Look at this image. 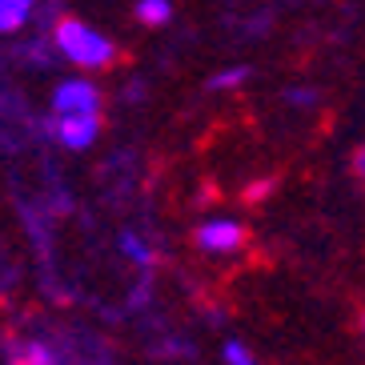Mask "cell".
I'll return each mask as SVG.
<instances>
[{
    "mask_svg": "<svg viewBox=\"0 0 365 365\" xmlns=\"http://www.w3.org/2000/svg\"><path fill=\"white\" fill-rule=\"evenodd\" d=\"M245 81H249V68L233 65V68H225V73H217L213 81H209V88H213V93H233V88H241Z\"/></svg>",
    "mask_w": 365,
    "mask_h": 365,
    "instance_id": "obj_8",
    "label": "cell"
},
{
    "mask_svg": "<svg viewBox=\"0 0 365 365\" xmlns=\"http://www.w3.org/2000/svg\"><path fill=\"white\" fill-rule=\"evenodd\" d=\"M361 333H365V322H361Z\"/></svg>",
    "mask_w": 365,
    "mask_h": 365,
    "instance_id": "obj_13",
    "label": "cell"
},
{
    "mask_svg": "<svg viewBox=\"0 0 365 365\" xmlns=\"http://www.w3.org/2000/svg\"><path fill=\"white\" fill-rule=\"evenodd\" d=\"M245 245V225L241 221H229V217H213L197 229V249L201 253H213V257H229Z\"/></svg>",
    "mask_w": 365,
    "mask_h": 365,
    "instance_id": "obj_3",
    "label": "cell"
},
{
    "mask_svg": "<svg viewBox=\"0 0 365 365\" xmlns=\"http://www.w3.org/2000/svg\"><path fill=\"white\" fill-rule=\"evenodd\" d=\"M36 0H0V36H12L21 33L29 16H33Z\"/></svg>",
    "mask_w": 365,
    "mask_h": 365,
    "instance_id": "obj_5",
    "label": "cell"
},
{
    "mask_svg": "<svg viewBox=\"0 0 365 365\" xmlns=\"http://www.w3.org/2000/svg\"><path fill=\"white\" fill-rule=\"evenodd\" d=\"M173 16L169 0H137V21L140 24H165Z\"/></svg>",
    "mask_w": 365,
    "mask_h": 365,
    "instance_id": "obj_7",
    "label": "cell"
},
{
    "mask_svg": "<svg viewBox=\"0 0 365 365\" xmlns=\"http://www.w3.org/2000/svg\"><path fill=\"white\" fill-rule=\"evenodd\" d=\"M9 365H56V354L41 341H12L9 345Z\"/></svg>",
    "mask_w": 365,
    "mask_h": 365,
    "instance_id": "obj_6",
    "label": "cell"
},
{
    "mask_svg": "<svg viewBox=\"0 0 365 365\" xmlns=\"http://www.w3.org/2000/svg\"><path fill=\"white\" fill-rule=\"evenodd\" d=\"M53 48L65 61H73L76 68H108L117 61V44L108 41L105 33H97L93 24L85 21H73V16H61L53 24Z\"/></svg>",
    "mask_w": 365,
    "mask_h": 365,
    "instance_id": "obj_1",
    "label": "cell"
},
{
    "mask_svg": "<svg viewBox=\"0 0 365 365\" xmlns=\"http://www.w3.org/2000/svg\"><path fill=\"white\" fill-rule=\"evenodd\" d=\"M101 133V117H53V137L65 145V149H88L97 145Z\"/></svg>",
    "mask_w": 365,
    "mask_h": 365,
    "instance_id": "obj_4",
    "label": "cell"
},
{
    "mask_svg": "<svg viewBox=\"0 0 365 365\" xmlns=\"http://www.w3.org/2000/svg\"><path fill=\"white\" fill-rule=\"evenodd\" d=\"M120 249H125V257L137 261V265H153V249L145 245L137 233H125V237H120Z\"/></svg>",
    "mask_w": 365,
    "mask_h": 365,
    "instance_id": "obj_9",
    "label": "cell"
},
{
    "mask_svg": "<svg viewBox=\"0 0 365 365\" xmlns=\"http://www.w3.org/2000/svg\"><path fill=\"white\" fill-rule=\"evenodd\" d=\"M354 173H357V181L365 185V145H361V149L354 153Z\"/></svg>",
    "mask_w": 365,
    "mask_h": 365,
    "instance_id": "obj_11",
    "label": "cell"
},
{
    "mask_svg": "<svg viewBox=\"0 0 365 365\" xmlns=\"http://www.w3.org/2000/svg\"><path fill=\"white\" fill-rule=\"evenodd\" d=\"M221 354H225V365H261L241 341H225V349H221Z\"/></svg>",
    "mask_w": 365,
    "mask_h": 365,
    "instance_id": "obj_10",
    "label": "cell"
},
{
    "mask_svg": "<svg viewBox=\"0 0 365 365\" xmlns=\"http://www.w3.org/2000/svg\"><path fill=\"white\" fill-rule=\"evenodd\" d=\"M53 117H101V93L85 76H68L53 88Z\"/></svg>",
    "mask_w": 365,
    "mask_h": 365,
    "instance_id": "obj_2",
    "label": "cell"
},
{
    "mask_svg": "<svg viewBox=\"0 0 365 365\" xmlns=\"http://www.w3.org/2000/svg\"><path fill=\"white\" fill-rule=\"evenodd\" d=\"M265 189H269V185H253V189H249V201H261V197H265Z\"/></svg>",
    "mask_w": 365,
    "mask_h": 365,
    "instance_id": "obj_12",
    "label": "cell"
}]
</instances>
